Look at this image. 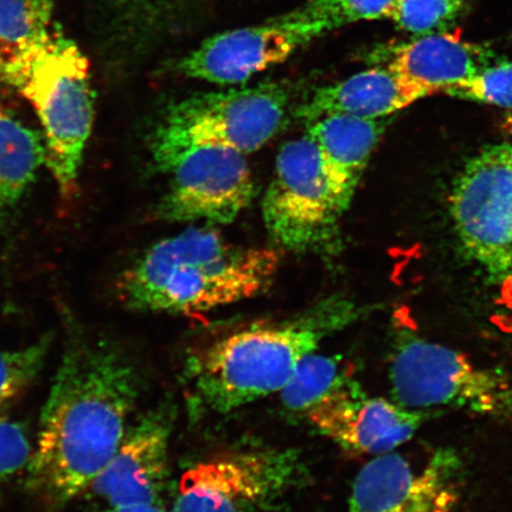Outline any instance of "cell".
I'll return each mask as SVG.
<instances>
[{"label": "cell", "mask_w": 512, "mask_h": 512, "mask_svg": "<svg viewBox=\"0 0 512 512\" xmlns=\"http://www.w3.org/2000/svg\"><path fill=\"white\" fill-rule=\"evenodd\" d=\"M29 102L43 131L46 163L63 194L75 190L91 137L94 95L86 56L55 29L0 69Z\"/></svg>", "instance_id": "4"}, {"label": "cell", "mask_w": 512, "mask_h": 512, "mask_svg": "<svg viewBox=\"0 0 512 512\" xmlns=\"http://www.w3.org/2000/svg\"><path fill=\"white\" fill-rule=\"evenodd\" d=\"M430 416L364 393L351 379L304 415L315 430L355 453L382 456L411 441Z\"/></svg>", "instance_id": "13"}, {"label": "cell", "mask_w": 512, "mask_h": 512, "mask_svg": "<svg viewBox=\"0 0 512 512\" xmlns=\"http://www.w3.org/2000/svg\"><path fill=\"white\" fill-rule=\"evenodd\" d=\"M34 448L21 422L0 416V485L28 467Z\"/></svg>", "instance_id": "25"}, {"label": "cell", "mask_w": 512, "mask_h": 512, "mask_svg": "<svg viewBox=\"0 0 512 512\" xmlns=\"http://www.w3.org/2000/svg\"><path fill=\"white\" fill-rule=\"evenodd\" d=\"M386 67L427 89L432 95L475 76L491 64L488 49L463 41L457 35L435 32L389 48Z\"/></svg>", "instance_id": "16"}, {"label": "cell", "mask_w": 512, "mask_h": 512, "mask_svg": "<svg viewBox=\"0 0 512 512\" xmlns=\"http://www.w3.org/2000/svg\"><path fill=\"white\" fill-rule=\"evenodd\" d=\"M343 214L311 138L305 134L281 147L262 201L271 239L294 253L334 255L341 249Z\"/></svg>", "instance_id": "7"}, {"label": "cell", "mask_w": 512, "mask_h": 512, "mask_svg": "<svg viewBox=\"0 0 512 512\" xmlns=\"http://www.w3.org/2000/svg\"><path fill=\"white\" fill-rule=\"evenodd\" d=\"M362 315L361 306L334 296L284 322L254 325L217 339L189 357L185 374L192 393L215 413L280 393L305 357Z\"/></svg>", "instance_id": "3"}, {"label": "cell", "mask_w": 512, "mask_h": 512, "mask_svg": "<svg viewBox=\"0 0 512 512\" xmlns=\"http://www.w3.org/2000/svg\"><path fill=\"white\" fill-rule=\"evenodd\" d=\"M446 94L486 105L512 108V62L489 64L469 80L448 89Z\"/></svg>", "instance_id": "24"}, {"label": "cell", "mask_w": 512, "mask_h": 512, "mask_svg": "<svg viewBox=\"0 0 512 512\" xmlns=\"http://www.w3.org/2000/svg\"><path fill=\"white\" fill-rule=\"evenodd\" d=\"M430 95L426 88L402 78L387 67L373 68L318 89L299 108L298 117L306 123L330 114L383 119Z\"/></svg>", "instance_id": "17"}, {"label": "cell", "mask_w": 512, "mask_h": 512, "mask_svg": "<svg viewBox=\"0 0 512 512\" xmlns=\"http://www.w3.org/2000/svg\"><path fill=\"white\" fill-rule=\"evenodd\" d=\"M44 162L42 139L0 100V210L22 200Z\"/></svg>", "instance_id": "18"}, {"label": "cell", "mask_w": 512, "mask_h": 512, "mask_svg": "<svg viewBox=\"0 0 512 512\" xmlns=\"http://www.w3.org/2000/svg\"><path fill=\"white\" fill-rule=\"evenodd\" d=\"M503 131L512 137V114L505 117L502 123Z\"/></svg>", "instance_id": "27"}, {"label": "cell", "mask_w": 512, "mask_h": 512, "mask_svg": "<svg viewBox=\"0 0 512 512\" xmlns=\"http://www.w3.org/2000/svg\"><path fill=\"white\" fill-rule=\"evenodd\" d=\"M330 31L328 24L294 10L264 24L210 37L185 55L177 68L189 79L221 86L242 85L256 74L286 62Z\"/></svg>", "instance_id": "11"}, {"label": "cell", "mask_w": 512, "mask_h": 512, "mask_svg": "<svg viewBox=\"0 0 512 512\" xmlns=\"http://www.w3.org/2000/svg\"><path fill=\"white\" fill-rule=\"evenodd\" d=\"M350 379L341 358L313 352L300 362L279 393L281 402L286 411L305 415L324 396Z\"/></svg>", "instance_id": "20"}, {"label": "cell", "mask_w": 512, "mask_h": 512, "mask_svg": "<svg viewBox=\"0 0 512 512\" xmlns=\"http://www.w3.org/2000/svg\"><path fill=\"white\" fill-rule=\"evenodd\" d=\"M464 488L465 465L453 448H439L422 465L394 451L357 473L348 512H454Z\"/></svg>", "instance_id": "10"}, {"label": "cell", "mask_w": 512, "mask_h": 512, "mask_svg": "<svg viewBox=\"0 0 512 512\" xmlns=\"http://www.w3.org/2000/svg\"><path fill=\"white\" fill-rule=\"evenodd\" d=\"M279 267L273 249L242 247L215 229L191 228L156 243L120 283L133 310L201 315L268 290Z\"/></svg>", "instance_id": "2"}, {"label": "cell", "mask_w": 512, "mask_h": 512, "mask_svg": "<svg viewBox=\"0 0 512 512\" xmlns=\"http://www.w3.org/2000/svg\"><path fill=\"white\" fill-rule=\"evenodd\" d=\"M164 172L171 179L158 211L169 222L228 224L253 201L251 168L246 155L235 150L192 147Z\"/></svg>", "instance_id": "12"}, {"label": "cell", "mask_w": 512, "mask_h": 512, "mask_svg": "<svg viewBox=\"0 0 512 512\" xmlns=\"http://www.w3.org/2000/svg\"><path fill=\"white\" fill-rule=\"evenodd\" d=\"M306 134L315 143L326 181L343 213L350 207L386 121L330 114L307 121Z\"/></svg>", "instance_id": "15"}, {"label": "cell", "mask_w": 512, "mask_h": 512, "mask_svg": "<svg viewBox=\"0 0 512 512\" xmlns=\"http://www.w3.org/2000/svg\"><path fill=\"white\" fill-rule=\"evenodd\" d=\"M95 512H168L160 503L156 504H131L121 505V507H106Z\"/></svg>", "instance_id": "26"}, {"label": "cell", "mask_w": 512, "mask_h": 512, "mask_svg": "<svg viewBox=\"0 0 512 512\" xmlns=\"http://www.w3.org/2000/svg\"><path fill=\"white\" fill-rule=\"evenodd\" d=\"M140 377L124 351L75 339L43 407L28 485L54 505L88 490L124 439Z\"/></svg>", "instance_id": "1"}, {"label": "cell", "mask_w": 512, "mask_h": 512, "mask_svg": "<svg viewBox=\"0 0 512 512\" xmlns=\"http://www.w3.org/2000/svg\"><path fill=\"white\" fill-rule=\"evenodd\" d=\"M50 0H0V69L53 31Z\"/></svg>", "instance_id": "19"}, {"label": "cell", "mask_w": 512, "mask_h": 512, "mask_svg": "<svg viewBox=\"0 0 512 512\" xmlns=\"http://www.w3.org/2000/svg\"><path fill=\"white\" fill-rule=\"evenodd\" d=\"M170 424L163 412H152L125 437L88 490L107 507L160 503L169 467Z\"/></svg>", "instance_id": "14"}, {"label": "cell", "mask_w": 512, "mask_h": 512, "mask_svg": "<svg viewBox=\"0 0 512 512\" xmlns=\"http://www.w3.org/2000/svg\"><path fill=\"white\" fill-rule=\"evenodd\" d=\"M393 400L415 411L463 409L512 419V373L478 366L457 350L398 331L390 356Z\"/></svg>", "instance_id": "6"}, {"label": "cell", "mask_w": 512, "mask_h": 512, "mask_svg": "<svg viewBox=\"0 0 512 512\" xmlns=\"http://www.w3.org/2000/svg\"><path fill=\"white\" fill-rule=\"evenodd\" d=\"M450 213L465 254L492 280H512L511 144L485 147L466 163Z\"/></svg>", "instance_id": "8"}, {"label": "cell", "mask_w": 512, "mask_h": 512, "mask_svg": "<svg viewBox=\"0 0 512 512\" xmlns=\"http://www.w3.org/2000/svg\"><path fill=\"white\" fill-rule=\"evenodd\" d=\"M465 0H396L389 19L415 35L435 34L456 22Z\"/></svg>", "instance_id": "22"}, {"label": "cell", "mask_w": 512, "mask_h": 512, "mask_svg": "<svg viewBox=\"0 0 512 512\" xmlns=\"http://www.w3.org/2000/svg\"><path fill=\"white\" fill-rule=\"evenodd\" d=\"M290 94L279 83L191 95L172 105L150 140L153 162L169 168L183 152L216 146L247 155L265 146L284 125Z\"/></svg>", "instance_id": "5"}, {"label": "cell", "mask_w": 512, "mask_h": 512, "mask_svg": "<svg viewBox=\"0 0 512 512\" xmlns=\"http://www.w3.org/2000/svg\"><path fill=\"white\" fill-rule=\"evenodd\" d=\"M50 338L18 350L0 349V408L15 401L36 380L46 362Z\"/></svg>", "instance_id": "21"}, {"label": "cell", "mask_w": 512, "mask_h": 512, "mask_svg": "<svg viewBox=\"0 0 512 512\" xmlns=\"http://www.w3.org/2000/svg\"><path fill=\"white\" fill-rule=\"evenodd\" d=\"M395 3L396 0H310L296 11L336 30L352 23L389 19Z\"/></svg>", "instance_id": "23"}, {"label": "cell", "mask_w": 512, "mask_h": 512, "mask_svg": "<svg viewBox=\"0 0 512 512\" xmlns=\"http://www.w3.org/2000/svg\"><path fill=\"white\" fill-rule=\"evenodd\" d=\"M302 475L293 450L255 448L202 460L179 479L171 512H264Z\"/></svg>", "instance_id": "9"}]
</instances>
